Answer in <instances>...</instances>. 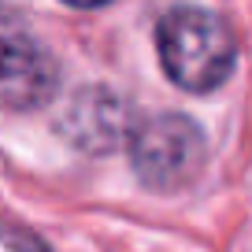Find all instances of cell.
Returning a JSON list of instances; mask_svg holds the SVG:
<instances>
[{
  "label": "cell",
  "instance_id": "obj_3",
  "mask_svg": "<svg viewBox=\"0 0 252 252\" xmlns=\"http://www.w3.org/2000/svg\"><path fill=\"white\" fill-rule=\"evenodd\" d=\"M60 89V63L41 41L23 30L0 33V104L33 111Z\"/></svg>",
  "mask_w": 252,
  "mask_h": 252
},
{
  "label": "cell",
  "instance_id": "obj_1",
  "mask_svg": "<svg viewBox=\"0 0 252 252\" xmlns=\"http://www.w3.org/2000/svg\"><path fill=\"white\" fill-rule=\"evenodd\" d=\"M156 48L163 74L186 93H212L230 78L237 63V41L226 19L215 11L182 4L156 26Z\"/></svg>",
  "mask_w": 252,
  "mask_h": 252
},
{
  "label": "cell",
  "instance_id": "obj_5",
  "mask_svg": "<svg viewBox=\"0 0 252 252\" xmlns=\"http://www.w3.org/2000/svg\"><path fill=\"white\" fill-rule=\"evenodd\" d=\"M63 4H71V8H104L108 0H63Z\"/></svg>",
  "mask_w": 252,
  "mask_h": 252
},
{
  "label": "cell",
  "instance_id": "obj_4",
  "mask_svg": "<svg viewBox=\"0 0 252 252\" xmlns=\"http://www.w3.org/2000/svg\"><path fill=\"white\" fill-rule=\"evenodd\" d=\"M137 119L130 115V104L119 93L104 86H89L71 96V104L60 115V134L74 145V149L89 152V156H104L115 152L119 145L130 137Z\"/></svg>",
  "mask_w": 252,
  "mask_h": 252
},
{
  "label": "cell",
  "instance_id": "obj_2",
  "mask_svg": "<svg viewBox=\"0 0 252 252\" xmlns=\"http://www.w3.org/2000/svg\"><path fill=\"white\" fill-rule=\"evenodd\" d=\"M130 163L134 174L156 193H178L200 174L208 145L200 126L186 115H149L137 119L130 137Z\"/></svg>",
  "mask_w": 252,
  "mask_h": 252
}]
</instances>
